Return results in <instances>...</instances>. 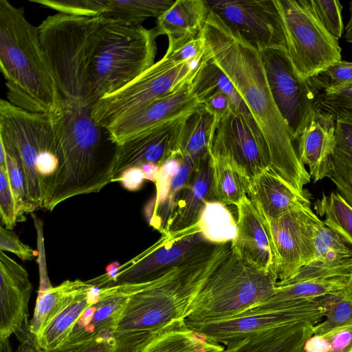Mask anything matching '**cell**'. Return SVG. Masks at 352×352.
<instances>
[{
  "instance_id": "12",
  "label": "cell",
  "mask_w": 352,
  "mask_h": 352,
  "mask_svg": "<svg viewBox=\"0 0 352 352\" xmlns=\"http://www.w3.org/2000/svg\"><path fill=\"white\" fill-rule=\"evenodd\" d=\"M325 312L317 299L305 300L274 309L249 310L218 320L184 323L190 329L225 346L252 334L284 325L300 322L317 324L322 320Z\"/></svg>"
},
{
  "instance_id": "34",
  "label": "cell",
  "mask_w": 352,
  "mask_h": 352,
  "mask_svg": "<svg viewBox=\"0 0 352 352\" xmlns=\"http://www.w3.org/2000/svg\"><path fill=\"white\" fill-rule=\"evenodd\" d=\"M215 120V116L203 104L188 113L181 130L175 157L197 160L209 153Z\"/></svg>"
},
{
  "instance_id": "25",
  "label": "cell",
  "mask_w": 352,
  "mask_h": 352,
  "mask_svg": "<svg viewBox=\"0 0 352 352\" xmlns=\"http://www.w3.org/2000/svg\"><path fill=\"white\" fill-rule=\"evenodd\" d=\"M167 331H109L76 343H67L56 349H38L29 330L22 333L19 352H145Z\"/></svg>"
},
{
  "instance_id": "36",
  "label": "cell",
  "mask_w": 352,
  "mask_h": 352,
  "mask_svg": "<svg viewBox=\"0 0 352 352\" xmlns=\"http://www.w3.org/2000/svg\"><path fill=\"white\" fill-rule=\"evenodd\" d=\"M224 348L184 324L162 335L146 352H222Z\"/></svg>"
},
{
  "instance_id": "9",
  "label": "cell",
  "mask_w": 352,
  "mask_h": 352,
  "mask_svg": "<svg viewBox=\"0 0 352 352\" xmlns=\"http://www.w3.org/2000/svg\"><path fill=\"white\" fill-rule=\"evenodd\" d=\"M203 58L177 63L165 53L131 82L96 102L91 107L93 120L106 129L118 119L175 91L194 78Z\"/></svg>"
},
{
  "instance_id": "35",
  "label": "cell",
  "mask_w": 352,
  "mask_h": 352,
  "mask_svg": "<svg viewBox=\"0 0 352 352\" xmlns=\"http://www.w3.org/2000/svg\"><path fill=\"white\" fill-rule=\"evenodd\" d=\"M314 210L319 217H324L323 223L338 234L352 248V206L338 192L314 202Z\"/></svg>"
},
{
  "instance_id": "18",
  "label": "cell",
  "mask_w": 352,
  "mask_h": 352,
  "mask_svg": "<svg viewBox=\"0 0 352 352\" xmlns=\"http://www.w3.org/2000/svg\"><path fill=\"white\" fill-rule=\"evenodd\" d=\"M187 114V113H186ZM186 114L151 128L117 146L112 182L126 169L148 163L160 167L175 157Z\"/></svg>"
},
{
  "instance_id": "39",
  "label": "cell",
  "mask_w": 352,
  "mask_h": 352,
  "mask_svg": "<svg viewBox=\"0 0 352 352\" xmlns=\"http://www.w3.org/2000/svg\"><path fill=\"white\" fill-rule=\"evenodd\" d=\"M325 309L324 320L314 327V335L352 324V294L348 288L338 293L317 298Z\"/></svg>"
},
{
  "instance_id": "31",
  "label": "cell",
  "mask_w": 352,
  "mask_h": 352,
  "mask_svg": "<svg viewBox=\"0 0 352 352\" xmlns=\"http://www.w3.org/2000/svg\"><path fill=\"white\" fill-rule=\"evenodd\" d=\"M87 283L35 340L38 349H53L67 342L78 320L98 298L100 289L88 282Z\"/></svg>"
},
{
  "instance_id": "40",
  "label": "cell",
  "mask_w": 352,
  "mask_h": 352,
  "mask_svg": "<svg viewBox=\"0 0 352 352\" xmlns=\"http://www.w3.org/2000/svg\"><path fill=\"white\" fill-rule=\"evenodd\" d=\"M69 15L80 16H104L108 8V0H30Z\"/></svg>"
},
{
  "instance_id": "37",
  "label": "cell",
  "mask_w": 352,
  "mask_h": 352,
  "mask_svg": "<svg viewBox=\"0 0 352 352\" xmlns=\"http://www.w3.org/2000/svg\"><path fill=\"white\" fill-rule=\"evenodd\" d=\"M206 239L212 243H231L236 233V220L227 206L208 201L196 223Z\"/></svg>"
},
{
  "instance_id": "26",
  "label": "cell",
  "mask_w": 352,
  "mask_h": 352,
  "mask_svg": "<svg viewBox=\"0 0 352 352\" xmlns=\"http://www.w3.org/2000/svg\"><path fill=\"white\" fill-rule=\"evenodd\" d=\"M211 177L212 157L209 152L197 162L181 192L166 233L186 229L197 222L208 201Z\"/></svg>"
},
{
  "instance_id": "29",
  "label": "cell",
  "mask_w": 352,
  "mask_h": 352,
  "mask_svg": "<svg viewBox=\"0 0 352 352\" xmlns=\"http://www.w3.org/2000/svg\"><path fill=\"white\" fill-rule=\"evenodd\" d=\"M336 115V144L326 177L352 206V111L341 109Z\"/></svg>"
},
{
  "instance_id": "55",
  "label": "cell",
  "mask_w": 352,
  "mask_h": 352,
  "mask_svg": "<svg viewBox=\"0 0 352 352\" xmlns=\"http://www.w3.org/2000/svg\"><path fill=\"white\" fill-rule=\"evenodd\" d=\"M146 352V351H145Z\"/></svg>"
},
{
  "instance_id": "1",
  "label": "cell",
  "mask_w": 352,
  "mask_h": 352,
  "mask_svg": "<svg viewBox=\"0 0 352 352\" xmlns=\"http://www.w3.org/2000/svg\"><path fill=\"white\" fill-rule=\"evenodd\" d=\"M206 52L231 80L267 146L270 168L298 190L311 182L270 92L259 50L210 10L200 32Z\"/></svg>"
},
{
  "instance_id": "42",
  "label": "cell",
  "mask_w": 352,
  "mask_h": 352,
  "mask_svg": "<svg viewBox=\"0 0 352 352\" xmlns=\"http://www.w3.org/2000/svg\"><path fill=\"white\" fill-rule=\"evenodd\" d=\"M311 7L320 23L333 36L341 38L344 25L342 6L338 0H310Z\"/></svg>"
},
{
  "instance_id": "51",
  "label": "cell",
  "mask_w": 352,
  "mask_h": 352,
  "mask_svg": "<svg viewBox=\"0 0 352 352\" xmlns=\"http://www.w3.org/2000/svg\"><path fill=\"white\" fill-rule=\"evenodd\" d=\"M330 344L321 335H312L305 342L302 352H329Z\"/></svg>"
},
{
  "instance_id": "54",
  "label": "cell",
  "mask_w": 352,
  "mask_h": 352,
  "mask_svg": "<svg viewBox=\"0 0 352 352\" xmlns=\"http://www.w3.org/2000/svg\"><path fill=\"white\" fill-rule=\"evenodd\" d=\"M350 352H352V349L350 351Z\"/></svg>"
},
{
  "instance_id": "38",
  "label": "cell",
  "mask_w": 352,
  "mask_h": 352,
  "mask_svg": "<svg viewBox=\"0 0 352 352\" xmlns=\"http://www.w3.org/2000/svg\"><path fill=\"white\" fill-rule=\"evenodd\" d=\"M174 2L173 0H108L107 11L102 16L142 25L146 19H157Z\"/></svg>"
},
{
  "instance_id": "49",
  "label": "cell",
  "mask_w": 352,
  "mask_h": 352,
  "mask_svg": "<svg viewBox=\"0 0 352 352\" xmlns=\"http://www.w3.org/2000/svg\"><path fill=\"white\" fill-rule=\"evenodd\" d=\"M321 336L329 343V352H350L352 349V324L332 329Z\"/></svg>"
},
{
  "instance_id": "4",
  "label": "cell",
  "mask_w": 352,
  "mask_h": 352,
  "mask_svg": "<svg viewBox=\"0 0 352 352\" xmlns=\"http://www.w3.org/2000/svg\"><path fill=\"white\" fill-rule=\"evenodd\" d=\"M58 167L45 209L76 195L98 192L112 182L117 146L107 148L101 128L84 111H65L54 118Z\"/></svg>"
},
{
  "instance_id": "33",
  "label": "cell",
  "mask_w": 352,
  "mask_h": 352,
  "mask_svg": "<svg viewBox=\"0 0 352 352\" xmlns=\"http://www.w3.org/2000/svg\"><path fill=\"white\" fill-rule=\"evenodd\" d=\"M212 177L208 201L237 206L246 196L252 179L230 161L211 155Z\"/></svg>"
},
{
  "instance_id": "21",
  "label": "cell",
  "mask_w": 352,
  "mask_h": 352,
  "mask_svg": "<svg viewBox=\"0 0 352 352\" xmlns=\"http://www.w3.org/2000/svg\"><path fill=\"white\" fill-rule=\"evenodd\" d=\"M248 197L265 219L278 218L302 206H311V194L298 190L270 167L261 170L251 181Z\"/></svg>"
},
{
  "instance_id": "50",
  "label": "cell",
  "mask_w": 352,
  "mask_h": 352,
  "mask_svg": "<svg viewBox=\"0 0 352 352\" xmlns=\"http://www.w3.org/2000/svg\"><path fill=\"white\" fill-rule=\"evenodd\" d=\"M145 175L140 167H133L125 170L117 181L129 191L138 190L145 180Z\"/></svg>"
},
{
  "instance_id": "8",
  "label": "cell",
  "mask_w": 352,
  "mask_h": 352,
  "mask_svg": "<svg viewBox=\"0 0 352 352\" xmlns=\"http://www.w3.org/2000/svg\"><path fill=\"white\" fill-rule=\"evenodd\" d=\"M0 142L16 160L34 210L43 208L36 165L42 152L56 149L53 116L29 111L1 99Z\"/></svg>"
},
{
  "instance_id": "30",
  "label": "cell",
  "mask_w": 352,
  "mask_h": 352,
  "mask_svg": "<svg viewBox=\"0 0 352 352\" xmlns=\"http://www.w3.org/2000/svg\"><path fill=\"white\" fill-rule=\"evenodd\" d=\"M351 278V277L312 278L294 283L277 282L276 294L265 302L249 310L270 309L301 300H316L345 290L349 285Z\"/></svg>"
},
{
  "instance_id": "22",
  "label": "cell",
  "mask_w": 352,
  "mask_h": 352,
  "mask_svg": "<svg viewBox=\"0 0 352 352\" xmlns=\"http://www.w3.org/2000/svg\"><path fill=\"white\" fill-rule=\"evenodd\" d=\"M236 207V233L231 252L245 263L272 273V253L262 217L248 196Z\"/></svg>"
},
{
  "instance_id": "41",
  "label": "cell",
  "mask_w": 352,
  "mask_h": 352,
  "mask_svg": "<svg viewBox=\"0 0 352 352\" xmlns=\"http://www.w3.org/2000/svg\"><path fill=\"white\" fill-rule=\"evenodd\" d=\"M6 154L8 179L16 206L17 223L23 222L26 220L25 215L31 214L35 210L29 200L25 180L16 160L6 151Z\"/></svg>"
},
{
  "instance_id": "11",
  "label": "cell",
  "mask_w": 352,
  "mask_h": 352,
  "mask_svg": "<svg viewBox=\"0 0 352 352\" xmlns=\"http://www.w3.org/2000/svg\"><path fill=\"white\" fill-rule=\"evenodd\" d=\"M259 52L272 98L295 141L318 107V91L310 80L298 74L286 50L267 48Z\"/></svg>"
},
{
  "instance_id": "15",
  "label": "cell",
  "mask_w": 352,
  "mask_h": 352,
  "mask_svg": "<svg viewBox=\"0 0 352 352\" xmlns=\"http://www.w3.org/2000/svg\"><path fill=\"white\" fill-rule=\"evenodd\" d=\"M210 11L259 51H287L281 16L275 0H206Z\"/></svg>"
},
{
  "instance_id": "45",
  "label": "cell",
  "mask_w": 352,
  "mask_h": 352,
  "mask_svg": "<svg viewBox=\"0 0 352 352\" xmlns=\"http://www.w3.org/2000/svg\"><path fill=\"white\" fill-rule=\"evenodd\" d=\"M205 53L206 42L201 34L179 46L174 48L168 47L166 52V54L177 63H188L202 58Z\"/></svg>"
},
{
  "instance_id": "43",
  "label": "cell",
  "mask_w": 352,
  "mask_h": 352,
  "mask_svg": "<svg viewBox=\"0 0 352 352\" xmlns=\"http://www.w3.org/2000/svg\"><path fill=\"white\" fill-rule=\"evenodd\" d=\"M327 77L324 81L316 76L311 78L320 83L311 84L315 88H322L323 91L333 92L352 85V62L338 60L320 73Z\"/></svg>"
},
{
  "instance_id": "47",
  "label": "cell",
  "mask_w": 352,
  "mask_h": 352,
  "mask_svg": "<svg viewBox=\"0 0 352 352\" xmlns=\"http://www.w3.org/2000/svg\"><path fill=\"white\" fill-rule=\"evenodd\" d=\"M318 107L333 113L341 109L352 111V85L333 92L323 91L318 98Z\"/></svg>"
},
{
  "instance_id": "46",
  "label": "cell",
  "mask_w": 352,
  "mask_h": 352,
  "mask_svg": "<svg viewBox=\"0 0 352 352\" xmlns=\"http://www.w3.org/2000/svg\"><path fill=\"white\" fill-rule=\"evenodd\" d=\"M0 251L10 252L22 261H32L38 256V252L23 243L12 230L0 227Z\"/></svg>"
},
{
  "instance_id": "27",
  "label": "cell",
  "mask_w": 352,
  "mask_h": 352,
  "mask_svg": "<svg viewBox=\"0 0 352 352\" xmlns=\"http://www.w3.org/2000/svg\"><path fill=\"white\" fill-rule=\"evenodd\" d=\"M209 12L206 0H177L157 19L155 28L174 48L200 34Z\"/></svg>"
},
{
  "instance_id": "13",
  "label": "cell",
  "mask_w": 352,
  "mask_h": 352,
  "mask_svg": "<svg viewBox=\"0 0 352 352\" xmlns=\"http://www.w3.org/2000/svg\"><path fill=\"white\" fill-rule=\"evenodd\" d=\"M214 244L206 239L197 223L180 231L168 232L137 256L120 265L116 276L102 288L151 282Z\"/></svg>"
},
{
  "instance_id": "6",
  "label": "cell",
  "mask_w": 352,
  "mask_h": 352,
  "mask_svg": "<svg viewBox=\"0 0 352 352\" xmlns=\"http://www.w3.org/2000/svg\"><path fill=\"white\" fill-rule=\"evenodd\" d=\"M158 34L155 28L102 16L92 63L90 102L121 89L154 63Z\"/></svg>"
},
{
  "instance_id": "53",
  "label": "cell",
  "mask_w": 352,
  "mask_h": 352,
  "mask_svg": "<svg viewBox=\"0 0 352 352\" xmlns=\"http://www.w3.org/2000/svg\"><path fill=\"white\" fill-rule=\"evenodd\" d=\"M348 290L352 294V277L351 278V280H350V283H349V285L348 287Z\"/></svg>"
},
{
  "instance_id": "20",
  "label": "cell",
  "mask_w": 352,
  "mask_h": 352,
  "mask_svg": "<svg viewBox=\"0 0 352 352\" xmlns=\"http://www.w3.org/2000/svg\"><path fill=\"white\" fill-rule=\"evenodd\" d=\"M199 160L175 157L160 168L154 182L155 196L146 204L144 212L150 226L162 234L166 232L181 192Z\"/></svg>"
},
{
  "instance_id": "14",
  "label": "cell",
  "mask_w": 352,
  "mask_h": 352,
  "mask_svg": "<svg viewBox=\"0 0 352 352\" xmlns=\"http://www.w3.org/2000/svg\"><path fill=\"white\" fill-rule=\"evenodd\" d=\"M262 219L272 253V274L278 282L289 280L313 261L314 228L320 218L311 206H302L274 219Z\"/></svg>"
},
{
  "instance_id": "7",
  "label": "cell",
  "mask_w": 352,
  "mask_h": 352,
  "mask_svg": "<svg viewBox=\"0 0 352 352\" xmlns=\"http://www.w3.org/2000/svg\"><path fill=\"white\" fill-rule=\"evenodd\" d=\"M277 280L231 251L211 274L192 303L184 322L228 318L256 307L273 297Z\"/></svg>"
},
{
  "instance_id": "32",
  "label": "cell",
  "mask_w": 352,
  "mask_h": 352,
  "mask_svg": "<svg viewBox=\"0 0 352 352\" xmlns=\"http://www.w3.org/2000/svg\"><path fill=\"white\" fill-rule=\"evenodd\" d=\"M212 89H217L226 94L230 100L233 111L241 114L256 137L266 143L246 104L232 82L206 52L201 66L193 78L192 90L197 98Z\"/></svg>"
},
{
  "instance_id": "24",
  "label": "cell",
  "mask_w": 352,
  "mask_h": 352,
  "mask_svg": "<svg viewBox=\"0 0 352 352\" xmlns=\"http://www.w3.org/2000/svg\"><path fill=\"white\" fill-rule=\"evenodd\" d=\"M336 115L317 107L299 138L297 153L309 167L314 183L326 177L330 155L336 144Z\"/></svg>"
},
{
  "instance_id": "2",
  "label": "cell",
  "mask_w": 352,
  "mask_h": 352,
  "mask_svg": "<svg viewBox=\"0 0 352 352\" xmlns=\"http://www.w3.org/2000/svg\"><path fill=\"white\" fill-rule=\"evenodd\" d=\"M230 251V243L214 244L146 283L129 298L116 331L161 332L183 326L194 300Z\"/></svg>"
},
{
  "instance_id": "3",
  "label": "cell",
  "mask_w": 352,
  "mask_h": 352,
  "mask_svg": "<svg viewBox=\"0 0 352 352\" xmlns=\"http://www.w3.org/2000/svg\"><path fill=\"white\" fill-rule=\"evenodd\" d=\"M0 67L10 102L54 118L59 116L61 97L38 27L28 21L23 8L7 0L0 1Z\"/></svg>"
},
{
  "instance_id": "19",
  "label": "cell",
  "mask_w": 352,
  "mask_h": 352,
  "mask_svg": "<svg viewBox=\"0 0 352 352\" xmlns=\"http://www.w3.org/2000/svg\"><path fill=\"white\" fill-rule=\"evenodd\" d=\"M0 341L18 337L28 327L32 285L26 270L0 251Z\"/></svg>"
},
{
  "instance_id": "17",
  "label": "cell",
  "mask_w": 352,
  "mask_h": 352,
  "mask_svg": "<svg viewBox=\"0 0 352 352\" xmlns=\"http://www.w3.org/2000/svg\"><path fill=\"white\" fill-rule=\"evenodd\" d=\"M192 80L112 122L105 129L109 140L116 145L121 144L141 133L199 107L201 104L192 93Z\"/></svg>"
},
{
  "instance_id": "10",
  "label": "cell",
  "mask_w": 352,
  "mask_h": 352,
  "mask_svg": "<svg viewBox=\"0 0 352 352\" xmlns=\"http://www.w3.org/2000/svg\"><path fill=\"white\" fill-rule=\"evenodd\" d=\"M285 33L287 54L294 69L309 80L342 60L338 39L317 18L310 0H275Z\"/></svg>"
},
{
  "instance_id": "52",
  "label": "cell",
  "mask_w": 352,
  "mask_h": 352,
  "mask_svg": "<svg viewBox=\"0 0 352 352\" xmlns=\"http://www.w3.org/2000/svg\"><path fill=\"white\" fill-rule=\"evenodd\" d=\"M140 168L144 173L145 179L155 182L160 167L156 164L148 163Z\"/></svg>"
},
{
  "instance_id": "16",
  "label": "cell",
  "mask_w": 352,
  "mask_h": 352,
  "mask_svg": "<svg viewBox=\"0 0 352 352\" xmlns=\"http://www.w3.org/2000/svg\"><path fill=\"white\" fill-rule=\"evenodd\" d=\"M209 151L233 163L251 179L270 166L266 143L256 137L244 117L234 111L216 119Z\"/></svg>"
},
{
  "instance_id": "28",
  "label": "cell",
  "mask_w": 352,
  "mask_h": 352,
  "mask_svg": "<svg viewBox=\"0 0 352 352\" xmlns=\"http://www.w3.org/2000/svg\"><path fill=\"white\" fill-rule=\"evenodd\" d=\"M315 325L300 322L261 331L229 343L222 352H302Z\"/></svg>"
},
{
  "instance_id": "48",
  "label": "cell",
  "mask_w": 352,
  "mask_h": 352,
  "mask_svg": "<svg viewBox=\"0 0 352 352\" xmlns=\"http://www.w3.org/2000/svg\"><path fill=\"white\" fill-rule=\"evenodd\" d=\"M198 101L218 119L230 111H233L230 98L217 89L206 91L197 97Z\"/></svg>"
},
{
  "instance_id": "5",
  "label": "cell",
  "mask_w": 352,
  "mask_h": 352,
  "mask_svg": "<svg viewBox=\"0 0 352 352\" xmlns=\"http://www.w3.org/2000/svg\"><path fill=\"white\" fill-rule=\"evenodd\" d=\"M101 21L102 16L57 12L38 26L41 43L61 97V112L91 111V70Z\"/></svg>"
},
{
  "instance_id": "23",
  "label": "cell",
  "mask_w": 352,
  "mask_h": 352,
  "mask_svg": "<svg viewBox=\"0 0 352 352\" xmlns=\"http://www.w3.org/2000/svg\"><path fill=\"white\" fill-rule=\"evenodd\" d=\"M98 298L82 314L74 325L67 343L96 338L116 331V327L130 296L138 292L134 285L100 288Z\"/></svg>"
},
{
  "instance_id": "44",
  "label": "cell",
  "mask_w": 352,
  "mask_h": 352,
  "mask_svg": "<svg viewBox=\"0 0 352 352\" xmlns=\"http://www.w3.org/2000/svg\"><path fill=\"white\" fill-rule=\"evenodd\" d=\"M0 215L1 225L12 230L17 223L16 210L6 161L0 163Z\"/></svg>"
}]
</instances>
